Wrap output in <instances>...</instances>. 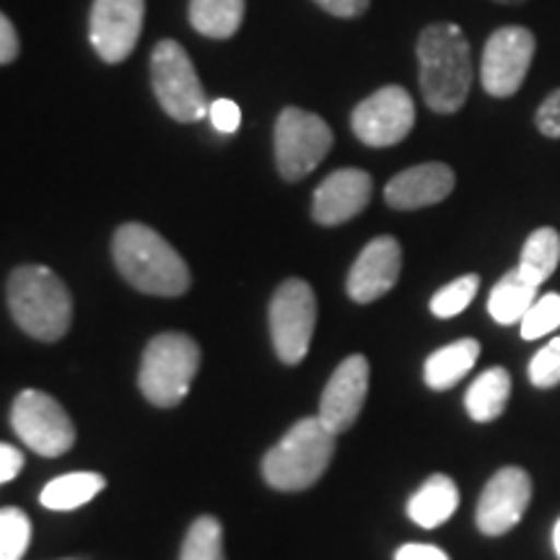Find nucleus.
Returning a JSON list of instances; mask_svg holds the SVG:
<instances>
[{
  "instance_id": "nucleus-18",
  "label": "nucleus",
  "mask_w": 560,
  "mask_h": 560,
  "mask_svg": "<svg viewBox=\"0 0 560 560\" xmlns=\"http://www.w3.org/2000/svg\"><path fill=\"white\" fill-rule=\"evenodd\" d=\"M459 509V488L450 475H431L408 501V516L423 529L446 524Z\"/></svg>"
},
{
  "instance_id": "nucleus-28",
  "label": "nucleus",
  "mask_w": 560,
  "mask_h": 560,
  "mask_svg": "<svg viewBox=\"0 0 560 560\" xmlns=\"http://www.w3.org/2000/svg\"><path fill=\"white\" fill-rule=\"evenodd\" d=\"M560 330V293H540L520 322L522 340H537Z\"/></svg>"
},
{
  "instance_id": "nucleus-23",
  "label": "nucleus",
  "mask_w": 560,
  "mask_h": 560,
  "mask_svg": "<svg viewBox=\"0 0 560 560\" xmlns=\"http://www.w3.org/2000/svg\"><path fill=\"white\" fill-rule=\"evenodd\" d=\"M104 486H107V480L100 472H68L42 488L39 503L52 511H73L94 501Z\"/></svg>"
},
{
  "instance_id": "nucleus-31",
  "label": "nucleus",
  "mask_w": 560,
  "mask_h": 560,
  "mask_svg": "<svg viewBox=\"0 0 560 560\" xmlns=\"http://www.w3.org/2000/svg\"><path fill=\"white\" fill-rule=\"evenodd\" d=\"M208 117H210V122H213V128L219 130V132H226V136H231V132L240 130V125H242L240 104L231 102V100L210 102Z\"/></svg>"
},
{
  "instance_id": "nucleus-21",
  "label": "nucleus",
  "mask_w": 560,
  "mask_h": 560,
  "mask_svg": "<svg viewBox=\"0 0 560 560\" xmlns=\"http://www.w3.org/2000/svg\"><path fill=\"white\" fill-rule=\"evenodd\" d=\"M540 296V285L529 283L520 270H509L495 280V285L488 293V314L493 322L509 327L520 325L529 306Z\"/></svg>"
},
{
  "instance_id": "nucleus-2",
  "label": "nucleus",
  "mask_w": 560,
  "mask_h": 560,
  "mask_svg": "<svg viewBox=\"0 0 560 560\" xmlns=\"http://www.w3.org/2000/svg\"><path fill=\"white\" fill-rule=\"evenodd\" d=\"M112 257L132 289L149 296H182L192 283L179 252L145 223H122L112 236Z\"/></svg>"
},
{
  "instance_id": "nucleus-12",
  "label": "nucleus",
  "mask_w": 560,
  "mask_h": 560,
  "mask_svg": "<svg viewBox=\"0 0 560 560\" xmlns=\"http://www.w3.org/2000/svg\"><path fill=\"white\" fill-rule=\"evenodd\" d=\"M532 478L520 465L501 467L482 488L478 506H475V524L480 535L501 537L524 520L532 503Z\"/></svg>"
},
{
  "instance_id": "nucleus-3",
  "label": "nucleus",
  "mask_w": 560,
  "mask_h": 560,
  "mask_svg": "<svg viewBox=\"0 0 560 560\" xmlns=\"http://www.w3.org/2000/svg\"><path fill=\"white\" fill-rule=\"evenodd\" d=\"M11 317L32 338L58 342L73 322V299L60 276L42 265H21L5 283Z\"/></svg>"
},
{
  "instance_id": "nucleus-6",
  "label": "nucleus",
  "mask_w": 560,
  "mask_h": 560,
  "mask_svg": "<svg viewBox=\"0 0 560 560\" xmlns=\"http://www.w3.org/2000/svg\"><path fill=\"white\" fill-rule=\"evenodd\" d=\"M151 86L161 109L182 125L208 117L210 102L190 55L174 39H161L151 50Z\"/></svg>"
},
{
  "instance_id": "nucleus-33",
  "label": "nucleus",
  "mask_w": 560,
  "mask_h": 560,
  "mask_svg": "<svg viewBox=\"0 0 560 560\" xmlns=\"http://www.w3.org/2000/svg\"><path fill=\"white\" fill-rule=\"evenodd\" d=\"M314 3L335 19H359L369 11L371 0H314Z\"/></svg>"
},
{
  "instance_id": "nucleus-13",
  "label": "nucleus",
  "mask_w": 560,
  "mask_h": 560,
  "mask_svg": "<svg viewBox=\"0 0 560 560\" xmlns=\"http://www.w3.org/2000/svg\"><path fill=\"white\" fill-rule=\"evenodd\" d=\"M145 0H94L89 13V42L107 66H120L136 50L143 32Z\"/></svg>"
},
{
  "instance_id": "nucleus-16",
  "label": "nucleus",
  "mask_w": 560,
  "mask_h": 560,
  "mask_svg": "<svg viewBox=\"0 0 560 560\" xmlns=\"http://www.w3.org/2000/svg\"><path fill=\"white\" fill-rule=\"evenodd\" d=\"M371 192H374V182H371L369 172L353 170V166L332 172L314 190L312 219L319 226H340V223L363 213V208L371 200Z\"/></svg>"
},
{
  "instance_id": "nucleus-5",
  "label": "nucleus",
  "mask_w": 560,
  "mask_h": 560,
  "mask_svg": "<svg viewBox=\"0 0 560 560\" xmlns=\"http://www.w3.org/2000/svg\"><path fill=\"white\" fill-rule=\"evenodd\" d=\"M200 369V348L185 332H161L143 350L138 387L156 408H177Z\"/></svg>"
},
{
  "instance_id": "nucleus-37",
  "label": "nucleus",
  "mask_w": 560,
  "mask_h": 560,
  "mask_svg": "<svg viewBox=\"0 0 560 560\" xmlns=\"http://www.w3.org/2000/svg\"><path fill=\"white\" fill-rule=\"evenodd\" d=\"M493 3H501V5H522L524 0H493Z\"/></svg>"
},
{
  "instance_id": "nucleus-35",
  "label": "nucleus",
  "mask_w": 560,
  "mask_h": 560,
  "mask_svg": "<svg viewBox=\"0 0 560 560\" xmlns=\"http://www.w3.org/2000/svg\"><path fill=\"white\" fill-rule=\"evenodd\" d=\"M24 470V454L16 446L0 444V482H11Z\"/></svg>"
},
{
  "instance_id": "nucleus-7",
  "label": "nucleus",
  "mask_w": 560,
  "mask_h": 560,
  "mask_svg": "<svg viewBox=\"0 0 560 560\" xmlns=\"http://www.w3.org/2000/svg\"><path fill=\"white\" fill-rule=\"evenodd\" d=\"M332 130L314 112L285 107L280 109L272 132L278 174L285 182H299L317 170L332 149Z\"/></svg>"
},
{
  "instance_id": "nucleus-24",
  "label": "nucleus",
  "mask_w": 560,
  "mask_h": 560,
  "mask_svg": "<svg viewBox=\"0 0 560 560\" xmlns=\"http://www.w3.org/2000/svg\"><path fill=\"white\" fill-rule=\"evenodd\" d=\"M560 265V234L552 226H540L524 240L516 270L522 272L529 283L542 285L552 278Z\"/></svg>"
},
{
  "instance_id": "nucleus-8",
  "label": "nucleus",
  "mask_w": 560,
  "mask_h": 560,
  "mask_svg": "<svg viewBox=\"0 0 560 560\" xmlns=\"http://www.w3.org/2000/svg\"><path fill=\"white\" fill-rule=\"evenodd\" d=\"M270 338L278 359L296 366L310 353L314 327H317V296L312 285L301 278H289L272 293L270 310Z\"/></svg>"
},
{
  "instance_id": "nucleus-22",
  "label": "nucleus",
  "mask_w": 560,
  "mask_h": 560,
  "mask_svg": "<svg viewBox=\"0 0 560 560\" xmlns=\"http://www.w3.org/2000/svg\"><path fill=\"white\" fill-rule=\"evenodd\" d=\"M190 26L208 39H231L242 30L244 0H190Z\"/></svg>"
},
{
  "instance_id": "nucleus-25",
  "label": "nucleus",
  "mask_w": 560,
  "mask_h": 560,
  "mask_svg": "<svg viewBox=\"0 0 560 560\" xmlns=\"http://www.w3.org/2000/svg\"><path fill=\"white\" fill-rule=\"evenodd\" d=\"M179 560H226L223 556V527L215 516H198L187 529Z\"/></svg>"
},
{
  "instance_id": "nucleus-29",
  "label": "nucleus",
  "mask_w": 560,
  "mask_h": 560,
  "mask_svg": "<svg viewBox=\"0 0 560 560\" xmlns=\"http://www.w3.org/2000/svg\"><path fill=\"white\" fill-rule=\"evenodd\" d=\"M527 376L532 387L537 389L560 387V335L550 338L535 355H532Z\"/></svg>"
},
{
  "instance_id": "nucleus-26",
  "label": "nucleus",
  "mask_w": 560,
  "mask_h": 560,
  "mask_svg": "<svg viewBox=\"0 0 560 560\" xmlns=\"http://www.w3.org/2000/svg\"><path fill=\"white\" fill-rule=\"evenodd\" d=\"M478 291H480V276L478 272H467V276L454 278L452 283H446L444 289L433 293L429 310L433 317L452 319L472 304L475 296H478Z\"/></svg>"
},
{
  "instance_id": "nucleus-34",
  "label": "nucleus",
  "mask_w": 560,
  "mask_h": 560,
  "mask_svg": "<svg viewBox=\"0 0 560 560\" xmlns=\"http://www.w3.org/2000/svg\"><path fill=\"white\" fill-rule=\"evenodd\" d=\"M395 560H452L444 550L429 542H408L395 552Z\"/></svg>"
},
{
  "instance_id": "nucleus-27",
  "label": "nucleus",
  "mask_w": 560,
  "mask_h": 560,
  "mask_svg": "<svg viewBox=\"0 0 560 560\" xmlns=\"http://www.w3.org/2000/svg\"><path fill=\"white\" fill-rule=\"evenodd\" d=\"M32 542V522L24 511L5 506L0 511V560H21Z\"/></svg>"
},
{
  "instance_id": "nucleus-1",
  "label": "nucleus",
  "mask_w": 560,
  "mask_h": 560,
  "mask_svg": "<svg viewBox=\"0 0 560 560\" xmlns=\"http://www.w3.org/2000/svg\"><path fill=\"white\" fill-rule=\"evenodd\" d=\"M418 83L423 102L436 115L465 107L472 89V52L467 34L454 21H433L418 34Z\"/></svg>"
},
{
  "instance_id": "nucleus-4",
  "label": "nucleus",
  "mask_w": 560,
  "mask_h": 560,
  "mask_svg": "<svg viewBox=\"0 0 560 560\" xmlns=\"http://www.w3.org/2000/svg\"><path fill=\"white\" fill-rule=\"evenodd\" d=\"M332 433L322 418H301L262 459V478L270 488L296 493L317 482L330 467L335 454Z\"/></svg>"
},
{
  "instance_id": "nucleus-15",
  "label": "nucleus",
  "mask_w": 560,
  "mask_h": 560,
  "mask_svg": "<svg viewBox=\"0 0 560 560\" xmlns=\"http://www.w3.org/2000/svg\"><path fill=\"white\" fill-rule=\"evenodd\" d=\"M402 270V247L395 236H376L361 255L355 257L353 268L348 272L346 289L355 304H371L384 293L395 289Z\"/></svg>"
},
{
  "instance_id": "nucleus-11",
  "label": "nucleus",
  "mask_w": 560,
  "mask_h": 560,
  "mask_svg": "<svg viewBox=\"0 0 560 560\" xmlns=\"http://www.w3.org/2000/svg\"><path fill=\"white\" fill-rule=\"evenodd\" d=\"M416 125V104L402 86H382L350 112V130L371 149L402 143Z\"/></svg>"
},
{
  "instance_id": "nucleus-14",
  "label": "nucleus",
  "mask_w": 560,
  "mask_h": 560,
  "mask_svg": "<svg viewBox=\"0 0 560 560\" xmlns=\"http://www.w3.org/2000/svg\"><path fill=\"white\" fill-rule=\"evenodd\" d=\"M369 395V361L366 355H348L322 389L319 418L332 433H346L355 423Z\"/></svg>"
},
{
  "instance_id": "nucleus-32",
  "label": "nucleus",
  "mask_w": 560,
  "mask_h": 560,
  "mask_svg": "<svg viewBox=\"0 0 560 560\" xmlns=\"http://www.w3.org/2000/svg\"><path fill=\"white\" fill-rule=\"evenodd\" d=\"M19 32L9 19V13H0V66H11L19 58Z\"/></svg>"
},
{
  "instance_id": "nucleus-10",
  "label": "nucleus",
  "mask_w": 560,
  "mask_h": 560,
  "mask_svg": "<svg viewBox=\"0 0 560 560\" xmlns=\"http://www.w3.org/2000/svg\"><path fill=\"white\" fill-rule=\"evenodd\" d=\"M537 39L527 26H501L486 39L480 58L482 91L493 100H509L524 86L535 60Z\"/></svg>"
},
{
  "instance_id": "nucleus-17",
  "label": "nucleus",
  "mask_w": 560,
  "mask_h": 560,
  "mask_svg": "<svg viewBox=\"0 0 560 560\" xmlns=\"http://www.w3.org/2000/svg\"><path fill=\"white\" fill-rule=\"evenodd\" d=\"M457 177L450 164L429 161V164L410 166L400 174H395L384 187V200L395 210H418L436 206L454 192Z\"/></svg>"
},
{
  "instance_id": "nucleus-20",
  "label": "nucleus",
  "mask_w": 560,
  "mask_h": 560,
  "mask_svg": "<svg viewBox=\"0 0 560 560\" xmlns=\"http://www.w3.org/2000/svg\"><path fill=\"white\" fill-rule=\"evenodd\" d=\"M514 392L511 374L503 366H493L475 376L465 392V410L475 423H493L503 416Z\"/></svg>"
},
{
  "instance_id": "nucleus-36",
  "label": "nucleus",
  "mask_w": 560,
  "mask_h": 560,
  "mask_svg": "<svg viewBox=\"0 0 560 560\" xmlns=\"http://www.w3.org/2000/svg\"><path fill=\"white\" fill-rule=\"evenodd\" d=\"M552 550H556V556L560 560V516H558V522L552 524Z\"/></svg>"
},
{
  "instance_id": "nucleus-30",
  "label": "nucleus",
  "mask_w": 560,
  "mask_h": 560,
  "mask_svg": "<svg viewBox=\"0 0 560 560\" xmlns=\"http://www.w3.org/2000/svg\"><path fill=\"white\" fill-rule=\"evenodd\" d=\"M535 125L545 138L560 140V89L550 91L535 112Z\"/></svg>"
},
{
  "instance_id": "nucleus-9",
  "label": "nucleus",
  "mask_w": 560,
  "mask_h": 560,
  "mask_svg": "<svg viewBox=\"0 0 560 560\" xmlns=\"http://www.w3.org/2000/svg\"><path fill=\"white\" fill-rule=\"evenodd\" d=\"M11 429L39 457H62L75 444V425L66 408L39 389H24L13 400Z\"/></svg>"
},
{
  "instance_id": "nucleus-19",
  "label": "nucleus",
  "mask_w": 560,
  "mask_h": 560,
  "mask_svg": "<svg viewBox=\"0 0 560 560\" xmlns=\"http://www.w3.org/2000/svg\"><path fill=\"white\" fill-rule=\"evenodd\" d=\"M480 359V342L475 338H459L450 346L433 350L423 363V380L433 392H446L465 380Z\"/></svg>"
}]
</instances>
